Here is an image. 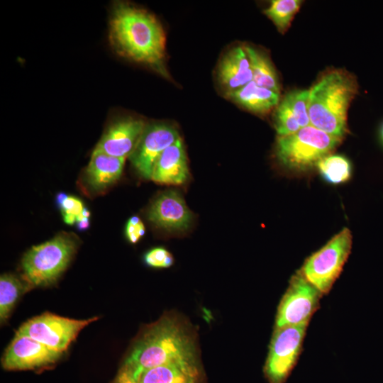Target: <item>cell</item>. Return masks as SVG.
Returning a JSON list of instances; mask_svg holds the SVG:
<instances>
[{"instance_id":"23","label":"cell","mask_w":383,"mask_h":383,"mask_svg":"<svg viewBox=\"0 0 383 383\" xmlns=\"http://www.w3.org/2000/svg\"><path fill=\"white\" fill-rule=\"evenodd\" d=\"M274 127L278 136L292 135L301 128L284 96L276 107L274 113Z\"/></svg>"},{"instance_id":"14","label":"cell","mask_w":383,"mask_h":383,"mask_svg":"<svg viewBox=\"0 0 383 383\" xmlns=\"http://www.w3.org/2000/svg\"><path fill=\"white\" fill-rule=\"evenodd\" d=\"M189 172L183 143L179 138L158 158L151 179L156 183L179 185L189 178Z\"/></svg>"},{"instance_id":"13","label":"cell","mask_w":383,"mask_h":383,"mask_svg":"<svg viewBox=\"0 0 383 383\" xmlns=\"http://www.w3.org/2000/svg\"><path fill=\"white\" fill-rule=\"evenodd\" d=\"M145 126L144 121L133 118L116 121L106 129L94 150L117 157H129Z\"/></svg>"},{"instance_id":"6","label":"cell","mask_w":383,"mask_h":383,"mask_svg":"<svg viewBox=\"0 0 383 383\" xmlns=\"http://www.w3.org/2000/svg\"><path fill=\"white\" fill-rule=\"evenodd\" d=\"M352 248V234L343 228L308 257L299 271L321 293L327 294L340 276Z\"/></svg>"},{"instance_id":"33","label":"cell","mask_w":383,"mask_h":383,"mask_svg":"<svg viewBox=\"0 0 383 383\" xmlns=\"http://www.w3.org/2000/svg\"><path fill=\"white\" fill-rule=\"evenodd\" d=\"M81 213L84 217L89 218L90 212L87 208L84 207V209H83L82 211L81 212Z\"/></svg>"},{"instance_id":"17","label":"cell","mask_w":383,"mask_h":383,"mask_svg":"<svg viewBox=\"0 0 383 383\" xmlns=\"http://www.w3.org/2000/svg\"><path fill=\"white\" fill-rule=\"evenodd\" d=\"M227 94L230 99L242 107L259 114L267 113L277 107L280 101L279 93L260 87L253 81Z\"/></svg>"},{"instance_id":"3","label":"cell","mask_w":383,"mask_h":383,"mask_svg":"<svg viewBox=\"0 0 383 383\" xmlns=\"http://www.w3.org/2000/svg\"><path fill=\"white\" fill-rule=\"evenodd\" d=\"M357 89L355 77L345 71L333 70L324 73L309 89L311 125L343 139L348 130V108Z\"/></svg>"},{"instance_id":"31","label":"cell","mask_w":383,"mask_h":383,"mask_svg":"<svg viewBox=\"0 0 383 383\" xmlns=\"http://www.w3.org/2000/svg\"><path fill=\"white\" fill-rule=\"evenodd\" d=\"M67 196H68L67 194H65V193H62V192H60V193L57 194V195L56 196V203H57V206H58V207L60 209H61L64 201L65 200V199Z\"/></svg>"},{"instance_id":"21","label":"cell","mask_w":383,"mask_h":383,"mask_svg":"<svg viewBox=\"0 0 383 383\" xmlns=\"http://www.w3.org/2000/svg\"><path fill=\"white\" fill-rule=\"evenodd\" d=\"M316 167L322 178L331 184L345 183L352 174L350 160L341 155L330 154L322 158Z\"/></svg>"},{"instance_id":"12","label":"cell","mask_w":383,"mask_h":383,"mask_svg":"<svg viewBox=\"0 0 383 383\" xmlns=\"http://www.w3.org/2000/svg\"><path fill=\"white\" fill-rule=\"evenodd\" d=\"M147 216L155 227L170 233L184 232L192 222L191 211L175 190L160 194L150 205Z\"/></svg>"},{"instance_id":"11","label":"cell","mask_w":383,"mask_h":383,"mask_svg":"<svg viewBox=\"0 0 383 383\" xmlns=\"http://www.w3.org/2000/svg\"><path fill=\"white\" fill-rule=\"evenodd\" d=\"M62 354L31 338L16 333L4 354L2 365L9 370H33L55 363Z\"/></svg>"},{"instance_id":"29","label":"cell","mask_w":383,"mask_h":383,"mask_svg":"<svg viewBox=\"0 0 383 383\" xmlns=\"http://www.w3.org/2000/svg\"><path fill=\"white\" fill-rule=\"evenodd\" d=\"M77 227L79 231H85L89 227V218H84L82 221H78Z\"/></svg>"},{"instance_id":"7","label":"cell","mask_w":383,"mask_h":383,"mask_svg":"<svg viewBox=\"0 0 383 383\" xmlns=\"http://www.w3.org/2000/svg\"><path fill=\"white\" fill-rule=\"evenodd\" d=\"M309 323L274 328L264 374L270 383H284L301 355Z\"/></svg>"},{"instance_id":"15","label":"cell","mask_w":383,"mask_h":383,"mask_svg":"<svg viewBox=\"0 0 383 383\" xmlns=\"http://www.w3.org/2000/svg\"><path fill=\"white\" fill-rule=\"evenodd\" d=\"M218 77L226 94L252 81V71L244 47L233 48L224 55L218 66Z\"/></svg>"},{"instance_id":"18","label":"cell","mask_w":383,"mask_h":383,"mask_svg":"<svg viewBox=\"0 0 383 383\" xmlns=\"http://www.w3.org/2000/svg\"><path fill=\"white\" fill-rule=\"evenodd\" d=\"M140 383H199L196 362L178 363L152 367L140 372Z\"/></svg>"},{"instance_id":"22","label":"cell","mask_w":383,"mask_h":383,"mask_svg":"<svg viewBox=\"0 0 383 383\" xmlns=\"http://www.w3.org/2000/svg\"><path fill=\"white\" fill-rule=\"evenodd\" d=\"M301 5V1L299 0H273L269 7L264 10V13L283 33L288 29Z\"/></svg>"},{"instance_id":"10","label":"cell","mask_w":383,"mask_h":383,"mask_svg":"<svg viewBox=\"0 0 383 383\" xmlns=\"http://www.w3.org/2000/svg\"><path fill=\"white\" fill-rule=\"evenodd\" d=\"M179 138L177 130L170 124L155 123L148 125L129 159L143 177L151 179L158 158Z\"/></svg>"},{"instance_id":"1","label":"cell","mask_w":383,"mask_h":383,"mask_svg":"<svg viewBox=\"0 0 383 383\" xmlns=\"http://www.w3.org/2000/svg\"><path fill=\"white\" fill-rule=\"evenodd\" d=\"M109 40L120 55L148 65L168 77L165 33L152 14L128 3H115L110 18Z\"/></svg>"},{"instance_id":"24","label":"cell","mask_w":383,"mask_h":383,"mask_svg":"<svg viewBox=\"0 0 383 383\" xmlns=\"http://www.w3.org/2000/svg\"><path fill=\"white\" fill-rule=\"evenodd\" d=\"M309 89H296L284 96L301 128L311 125L309 115Z\"/></svg>"},{"instance_id":"5","label":"cell","mask_w":383,"mask_h":383,"mask_svg":"<svg viewBox=\"0 0 383 383\" xmlns=\"http://www.w3.org/2000/svg\"><path fill=\"white\" fill-rule=\"evenodd\" d=\"M342 140L310 125L294 134L278 136L275 156L286 169L305 172L316 167L322 158L331 154Z\"/></svg>"},{"instance_id":"25","label":"cell","mask_w":383,"mask_h":383,"mask_svg":"<svg viewBox=\"0 0 383 383\" xmlns=\"http://www.w3.org/2000/svg\"><path fill=\"white\" fill-rule=\"evenodd\" d=\"M145 263L151 267L168 268L174 263L172 255L164 248L150 250L144 256Z\"/></svg>"},{"instance_id":"8","label":"cell","mask_w":383,"mask_h":383,"mask_svg":"<svg viewBox=\"0 0 383 383\" xmlns=\"http://www.w3.org/2000/svg\"><path fill=\"white\" fill-rule=\"evenodd\" d=\"M97 319V317H93L77 320L45 312L23 323L16 333L31 338L54 350L63 353L84 327Z\"/></svg>"},{"instance_id":"30","label":"cell","mask_w":383,"mask_h":383,"mask_svg":"<svg viewBox=\"0 0 383 383\" xmlns=\"http://www.w3.org/2000/svg\"><path fill=\"white\" fill-rule=\"evenodd\" d=\"M62 215L64 221L67 224L72 225L75 221H77V216L73 214L64 213Z\"/></svg>"},{"instance_id":"26","label":"cell","mask_w":383,"mask_h":383,"mask_svg":"<svg viewBox=\"0 0 383 383\" xmlns=\"http://www.w3.org/2000/svg\"><path fill=\"white\" fill-rule=\"evenodd\" d=\"M145 226L138 216L131 217L126 227V235L131 243H136L145 234Z\"/></svg>"},{"instance_id":"28","label":"cell","mask_w":383,"mask_h":383,"mask_svg":"<svg viewBox=\"0 0 383 383\" xmlns=\"http://www.w3.org/2000/svg\"><path fill=\"white\" fill-rule=\"evenodd\" d=\"M112 383H140L135 374L123 365Z\"/></svg>"},{"instance_id":"32","label":"cell","mask_w":383,"mask_h":383,"mask_svg":"<svg viewBox=\"0 0 383 383\" xmlns=\"http://www.w3.org/2000/svg\"><path fill=\"white\" fill-rule=\"evenodd\" d=\"M379 138L381 144L383 146V123H382V124L381 125V126L379 128Z\"/></svg>"},{"instance_id":"2","label":"cell","mask_w":383,"mask_h":383,"mask_svg":"<svg viewBox=\"0 0 383 383\" xmlns=\"http://www.w3.org/2000/svg\"><path fill=\"white\" fill-rule=\"evenodd\" d=\"M194 340L179 321L163 316L146 327L123 365L136 377L144 370L170 364L196 362Z\"/></svg>"},{"instance_id":"20","label":"cell","mask_w":383,"mask_h":383,"mask_svg":"<svg viewBox=\"0 0 383 383\" xmlns=\"http://www.w3.org/2000/svg\"><path fill=\"white\" fill-rule=\"evenodd\" d=\"M32 287L22 277L4 274L0 278V319L4 322L11 313L20 296Z\"/></svg>"},{"instance_id":"9","label":"cell","mask_w":383,"mask_h":383,"mask_svg":"<svg viewBox=\"0 0 383 383\" xmlns=\"http://www.w3.org/2000/svg\"><path fill=\"white\" fill-rule=\"evenodd\" d=\"M322 296L321 292L296 271L279 304L274 328L309 323Z\"/></svg>"},{"instance_id":"19","label":"cell","mask_w":383,"mask_h":383,"mask_svg":"<svg viewBox=\"0 0 383 383\" xmlns=\"http://www.w3.org/2000/svg\"><path fill=\"white\" fill-rule=\"evenodd\" d=\"M244 48L250 62L252 81L260 87L280 94L278 77L270 58L265 53L249 45Z\"/></svg>"},{"instance_id":"4","label":"cell","mask_w":383,"mask_h":383,"mask_svg":"<svg viewBox=\"0 0 383 383\" xmlns=\"http://www.w3.org/2000/svg\"><path fill=\"white\" fill-rule=\"evenodd\" d=\"M78 245L74 234L62 232L52 239L33 246L22 259L23 277L32 288L53 284L67 267Z\"/></svg>"},{"instance_id":"16","label":"cell","mask_w":383,"mask_h":383,"mask_svg":"<svg viewBox=\"0 0 383 383\" xmlns=\"http://www.w3.org/2000/svg\"><path fill=\"white\" fill-rule=\"evenodd\" d=\"M125 160L94 150L85 173L89 187L96 192L111 187L121 177Z\"/></svg>"},{"instance_id":"27","label":"cell","mask_w":383,"mask_h":383,"mask_svg":"<svg viewBox=\"0 0 383 383\" xmlns=\"http://www.w3.org/2000/svg\"><path fill=\"white\" fill-rule=\"evenodd\" d=\"M82 202L74 196H67L64 201L60 210L64 213H70L78 216L83 210Z\"/></svg>"}]
</instances>
